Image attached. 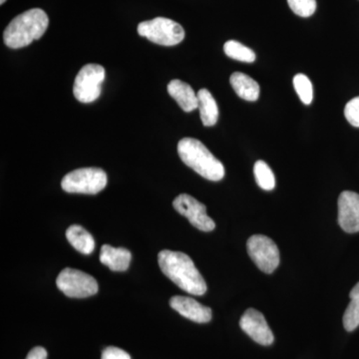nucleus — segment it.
Returning a JSON list of instances; mask_svg holds the SVG:
<instances>
[{
  "mask_svg": "<svg viewBox=\"0 0 359 359\" xmlns=\"http://www.w3.org/2000/svg\"><path fill=\"white\" fill-rule=\"evenodd\" d=\"M161 271L174 283L188 294L203 295L207 283L190 257L181 252L164 250L158 255Z\"/></svg>",
  "mask_w": 359,
  "mask_h": 359,
  "instance_id": "1",
  "label": "nucleus"
},
{
  "mask_svg": "<svg viewBox=\"0 0 359 359\" xmlns=\"http://www.w3.org/2000/svg\"><path fill=\"white\" fill-rule=\"evenodd\" d=\"M48 25V16L42 9H30L9 23L4 33V43L9 48H22L41 39Z\"/></svg>",
  "mask_w": 359,
  "mask_h": 359,
  "instance_id": "2",
  "label": "nucleus"
},
{
  "mask_svg": "<svg viewBox=\"0 0 359 359\" xmlns=\"http://www.w3.org/2000/svg\"><path fill=\"white\" fill-rule=\"evenodd\" d=\"M180 158L187 166L209 181H221L224 177V168L208 150L202 142L193 138H184L179 142Z\"/></svg>",
  "mask_w": 359,
  "mask_h": 359,
  "instance_id": "3",
  "label": "nucleus"
},
{
  "mask_svg": "<svg viewBox=\"0 0 359 359\" xmlns=\"http://www.w3.org/2000/svg\"><path fill=\"white\" fill-rule=\"evenodd\" d=\"M107 174L100 168H81L65 175L61 187L65 192L96 195L107 186Z\"/></svg>",
  "mask_w": 359,
  "mask_h": 359,
  "instance_id": "4",
  "label": "nucleus"
},
{
  "mask_svg": "<svg viewBox=\"0 0 359 359\" xmlns=\"http://www.w3.org/2000/svg\"><path fill=\"white\" fill-rule=\"evenodd\" d=\"M138 33L151 42L163 46H175L185 39V32L179 23L164 18L143 21L138 25Z\"/></svg>",
  "mask_w": 359,
  "mask_h": 359,
  "instance_id": "5",
  "label": "nucleus"
},
{
  "mask_svg": "<svg viewBox=\"0 0 359 359\" xmlns=\"http://www.w3.org/2000/svg\"><path fill=\"white\" fill-rule=\"evenodd\" d=\"M56 285L68 297L84 299L98 292L99 285L93 276L70 268L60 271Z\"/></svg>",
  "mask_w": 359,
  "mask_h": 359,
  "instance_id": "6",
  "label": "nucleus"
},
{
  "mask_svg": "<svg viewBox=\"0 0 359 359\" xmlns=\"http://www.w3.org/2000/svg\"><path fill=\"white\" fill-rule=\"evenodd\" d=\"M105 79V69L99 65H85L75 78L73 94L81 103H92L100 97L101 85Z\"/></svg>",
  "mask_w": 359,
  "mask_h": 359,
  "instance_id": "7",
  "label": "nucleus"
},
{
  "mask_svg": "<svg viewBox=\"0 0 359 359\" xmlns=\"http://www.w3.org/2000/svg\"><path fill=\"white\" fill-rule=\"evenodd\" d=\"M247 249L250 259L264 273H273L280 264L278 245L266 236H252L248 240Z\"/></svg>",
  "mask_w": 359,
  "mask_h": 359,
  "instance_id": "8",
  "label": "nucleus"
},
{
  "mask_svg": "<svg viewBox=\"0 0 359 359\" xmlns=\"http://www.w3.org/2000/svg\"><path fill=\"white\" fill-rule=\"evenodd\" d=\"M174 209L182 216L186 217L195 228L202 231H211L216 228V224L207 212L205 205L188 194H181L173 202Z\"/></svg>",
  "mask_w": 359,
  "mask_h": 359,
  "instance_id": "9",
  "label": "nucleus"
},
{
  "mask_svg": "<svg viewBox=\"0 0 359 359\" xmlns=\"http://www.w3.org/2000/svg\"><path fill=\"white\" fill-rule=\"evenodd\" d=\"M240 327L250 339L262 346H271L275 340L264 314L257 309H249L245 311L241 318Z\"/></svg>",
  "mask_w": 359,
  "mask_h": 359,
  "instance_id": "10",
  "label": "nucleus"
},
{
  "mask_svg": "<svg viewBox=\"0 0 359 359\" xmlns=\"http://www.w3.org/2000/svg\"><path fill=\"white\" fill-rule=\"evenodd\" d=\"M339 224L340 228L349 233L359 231V195L344 191L339 198Z\"/></svg>",
  "mask_w": 359,
  "mask_h": 359,
  "instance_id": "11",
  "label": "nucleus"
},
{
  "mask_svg": "<svg viewBox=\"0 0 359 359\" xmlns=\"http://www.w3.org/2000/svg\"><path fill=\"white\" fill-rule=\"evenodd\" d=\"M170 306L184 318L198 323H207L212 320V309L189 297L175 295L170 299Z\"/></svg>",
  "mask_w": 359,
  "mask_h": 359,
  "instance_id": "12",
  "label": "nucleus"
},
{
  "mask_svg": "<svg viewBox=\"0 0 359 359\" xmlns=\"http://www.w3.org/2000/svg\"><path fill=\"white\" fill-rule=\"evenodd\" d=\"M168 93L178 103L180 107L185 112H192L199 107L198 95L194 91L190 85L181 81L179 79H174L168 84Z\"/></svg>",
  "mask_w": 359,
  "mask_h": 359,
  "instance_id": "13",
  "label": "nucleus"
},
{
  "mask_svg": "<svg viewBox=\"0 0 359 359\" xmlns=\"http://www.w3.org/2000/svg\"><path fill=\"white\" fill-rule=\"evenodd\" d=\"M131 259V252L124 248H113L109 245L101 248L100 262L112 271H127Z\"/></svg>",
  "mask_w": 359,
  "mask_h": 359,
  "instance_id": "14",
  "label": "nucleus"
},
{
  "mask_svg": "<svg viewBox=\"0 0 359 359\" xmlns=\"http://www.w3.org/2000/svg\"><path fill=\"white\" fill-rule=\"evenodd\" d=\"M230 83L236 93L245 101L254 102L259 97V85L256 80L252 79L242 72H235L231 74Z\"/></svg>",
  "mask_w": 359,
  "mask_h": 359,
  "instance_id": "15",
  "label": "nucleus"
},
{
  "mask_svg": "<svg viewBox=\"0 0 359 359\" xmlns=\"http://www.w3.org/2000/svg\"><path fill=\"white\" fill-rule=\"evenodd\" d=\"M201 120L205 127L214 126L219 119V107L211 92L207 89H201L198 92Z\"/></svg>",
  "mask_w": 359,
  "mask_h": 359,
  "instance_id": "16",
  "label": "nucleus"
},
{
  "mask_svg": "<svg viewBox=\"0 0 359 359\" xmlns=\"http://www.w3.org/2000/svg\"><path fill=\"white\" fill-rule=\"evenodd\" d=\"M66 238L70 245L83 255H90L95 249V242L83 226L73 224L66 231Z\"/></svg>",
  "mask_w": 359,
  "mask_h": 359,
  "instance_id": "17",
  "label": "nucleus"
},
{
  "mask_svg": "<svg viewBox=\"0 0 359 359\" xmlns=\"http://www.w3.org/2000/svg\"><path fill=\"white\" fill-rule=\"evenodd\" d=\"M351 304L344 316V325L347 332H353L359 327V283L349 294Z\"/></svg>",
  "mask_w": 359,
  "mask_h": 359,
  "instance_id": "18",
  "label": "nucleus"
},
{
  "mask_svg": "<svg viewBox=\"0 0 359 359\" xmlns=\"http://www.w3.org/2000/svg\"><path fill=\"white\" fill-rule=\"evenodd\" d=\"M224 51L228 57L241 61V62L252 63L256 60L255 52L236 40L226 42L224 45Z\"/></svg>",
  "mask_w": 359,
  "mask_h": 359,
  "instance_id": "19",
  "label": "nucleus"
},
{
  "mask_svg": "<svg viewBox=\"0 0 359 359\" xmlns=\"http://www.w3.org/2000/svg\"><path fill=\"white\" fill-rule=\"evenodd\" d=\"M255 178L257 185L264 191H271L276 187V178L271 168L264 161H257L254 167Z\"/></svg>",
  "mask_w": 359,
  "mask_h": 359,
  "instance_id": "20",
  "label": "nucleus"
},
{
  "mask_svg": "<svg viewBox=\"0 0 359 359\" xmlns=\"http://www.w3.org/2000/svg\"><path fill=\"white\" fill-rule=\"evenodd\" d=\"M294 86L297 95L306 105L313 102V88L311 80L304 74L295 75L294 78Z\"/></svg>",
  "mask_w": 359,
  "mask_h": 359,
  "instance_id": "21",
  "label": "nucleus"
},
{
  "mask_svg": "<svg viewBox=\"0 0 359 359\" xmlns=\"http://www.w3.org/2000/svg\"><path fill=\"white\" fill-rule=\"evenodd\" d=\"M290 8L301 18H309L316 11V0H287Z\"/></svg>",
  "mask_w": 359,
  "mask_h": 359,
  "instance_id": "22",
  "label": "nucleus"
},
{
  "mask_svg": "<svg viewBox=\"0 0 359 359\" xmlns=\"http://www.w3.org/2000/svg\"><path fill=\"white\" fill-rule=\"evenodd\" d=\"M344 116L353 126L359 128V96L347 102L344 108Z\"/></svg>",
  "mask_w": 359,
  "mask_h": 359,
  "instance_id": "23",
  "label": "nucleus"
},
{
  "mask_svg": "<svg viewBox=\"0 0 359 359\" xmlns=\"http://www.w3.org/2000/svg\"><path fill=\"white\" fill-rule=\"evenodd\" d=\"M101 359H131V356L123 349L109 346L104 349Z\"/></svg>",
  "mask_w": 359,
  "mask_h": 359,
  "instance_id": "24",
  "label": "nucleus"
},
{
  "mask_svg": "<svg viewBox=\"0 0 359 359\" xmlns=\"http://www.w3.org/2000/svg\"><path fill=\"white\" fill-rule=\"evenodd\" d=\"M26 359H47L46 349L41 346L34 347L26 356Z\"/></svg>",
  "mask_w": 359,
  "mask_h": 359,
  "instance_id": "25",
  "label": "nucleus"
},
{
  "mask_svg": "<svg viewBox=\"0 0 359 359\" xmlns=\"http://www.w3.org/2000/svg\"><path fill=\"white\" fill-rule=\"evenodd\" d=\"M6 1V0H0V4H4Z\"/></svg>",
  "mask_w": 359,
  "mask_h": 359,
  "instance_id": "26",
  "label": "nucleus"
}]
</instances>
